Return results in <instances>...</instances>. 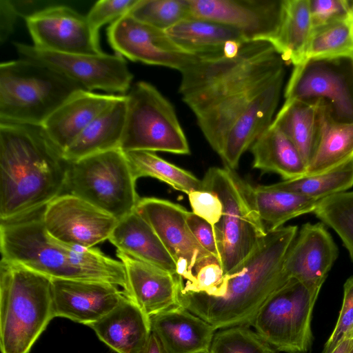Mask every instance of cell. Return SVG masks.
I'll use <instances>...</instances> for the list:
<instances>
[{
    "instance_id": "1",
    "label": "cell",
    "mask_w": 353,
    "mask_h": 353,
    "mask_svg": "<svg viewBox=\"0 0 353 353\" xmlns=\"http://www.w3.org/2000/svg\"><path fill=\"white\" fill-rule=\"evenodd\" d=\"M68 161L41 127L0 123V219L33 213L63 194Z\"/></svg>"
},
{
    "instance_id": "2",
    "label": "cell",
    "mask_w": 353,
    "mask_h": 353,
    "mask_svg": "<svg viewBox=\"0 0 353 353\" xmlns=\"http://www.w3.org/2000/svg\"><path fill=\"white\" fill-rule=\"evenodd\" d=\"M297 232L296 225L268 232L248 257L225 275L223 296L179 292L180 306L216 330L250 326L265 301L290 279L284 272L283 261Z\"/></svg>"
},
{
    "instance_id": "3",
    "label": "cell",
    "mask_w": 353,
    "mask_h": 353,
    "mask_svg": "<svg viewBox=\"0 0 353 353\" xmlns=\"http://www.w3.org/2000/svg\"><path fill=\"white\" fill-rule=\"evenodd\" d=\"M43 208L1 221V260L23 266L51 279L108 282L125 291L127 283L121 262L106 256L98 248L74 247L51 237L43 224Z\"/></svg>"
},
{
    "instance_id": "4",
    "label": "cell",
    "mask_w": 353,
    "mask_h": 353,
    "mask_svg": "<svg viewBox=\"0 0 353 353\" xmlns=\"http://www.w3.org/2000/svg\"><path fill=\"white\" fill-rule=\"evenodd\" d=\"M284 63L269 41H247L233 58L199 56L181 72L179 91L196 115L267 81Z\"/></svg>"
},
{
    "instance_id": "5",
    "label": "cell",
    "mask_w": 353,
    "mask_h": 353,
    "mask_svg": "<svg viewBox=\"0 0 353 353\" xmlns=\"http://www.w3.org/2000/svg\"><path fill=\"white\" fill-rule=\"evenodd\" d=\"M54 317L51 279L1 260V353H29Z\"/></svg>"
},
{
    "instance_id": "6",
    "label": "cell",
    "mask_w": 353,
    "mask_h": 353,
    "mask_svg": "<svg viewBox=\"0 0 353 353\" xmlns=\"http://www.w3.org/2000/svg\"><path fill=\"white\" fill-rule=\"evenodd\" d=\"M84 90L59 72L21 58L0 64V123L41 127L73 93Z\"/></svg>"
},
{
    "instance_id": "7",
    "label": "cell",
    "mask_w": 353,
    "mask_h": 353,
    "mask_svg": "<svg viewBox=\"0 0 353 353\" xmlns=\"http://www.w3.org/2000/svg\"><path fill=\"white\" fill-rule=\"evenodd\" d=\"M203 190L215 193L223 212L213 225L219 259L225 274L241 264L266 235L253 206L251 185L228 168H210L202 179Z\"/></svg>"
},
{
    "instance_id": "8",
    "label": "cell",
    "mask_w": 353,
    "mask_h": 353,
    "mask_svg": "<svg viewBox=\"0 0 353 353\" xmlns=\"http://www.w3.org/2000/svg\"><path fill=\"white\" fill-rule=\"evenodd\" d=\"M68 163L66 193L88 201L118 220L135 210L139 200L137 180L121 149Z\"/></svg>"
},
{
    "instance_id": "9",
    "label": "cell",
    "mask_w": 353,
    "mask_h": 353,
    "mask_svg": "<svg viewBox=\"0 0 353 353\" xmlns=\"http://www.w3.org/2000/svg\"><path fill=\"white\" fill-rule=\"evenodd\" d=\"M120 149L189 154V144L172 103L152 84L138 81L127 93Z\"/></svg>"
},
{
    "instance_id": "10",
    "label": "cell",
    "mask_w": 353,
    "mask_h": 353,
    "mask_svg": "<svg viewBox=\"0 0 353 353\" xmlns=\"http://www.w3.org/2000/svg\"><path fill=\"white\" fill-rule=\"evenodd\" d=\"M320 290L289 279L265 301L250 325L276 351L310 352L312 315Z\"/></svg>"
},
{
    "instance_id": "11",
    "label": "cell",
    "mask_w": 353,
    "mask_h": 353,
    "mask_svg": "<svg viewBox=\"0 0 353 353\" xmlns=\"http://www.w3.org/2000/svg\"><path fill=\"white\" fill-rule=\"evenodd\" d=\"M285 102L323 101L337 123H353V57L308 58L286 85Z\"/></svg>"
},
{
    "instance_id": "12",
    "label": "cell",
    "mask_w": 353,
    "mask_h": 353,
    "mask_svg": "<svg viewBox=\"0 0 353 353\" xmlns=\"http://www.w3.org/2000/svg\"><path fill=\"white\" fill-rule=\"evenodd\" d=\"M21 58L43 64L92 92L125 94L133 74L124 57L117 54H68L46 51L33 45L13 43Z\"/></svg>"
},
{
    "instance_id": "13",
    "label": "cell",
    "mask_w": 353,
    "mask_h": 353,
    "mask_svg": "<svg viewBox=\"0 0 353 353\" xmlns=\"http://www.w3.org/2000/svg\"><path fill=\"white\" fill-rule=\"evenodd\" d=\"M47 233L65 244L92 248L108 240L119 220L88 201L63 194L43 210Z\"/></svg>"
},
{
    "instance_id": "14",
    "label": "cell",
    "mask_w": 353,
    "mask_h": 353,
    "mask_svg": "<svg viewBox=\"0 0 353 353\" xmlns=\"http://www.w3.org/2000/svg\"><path fill=\"white\" fill-rule=\"evenodd\" d=\"M107 36L116 54L132 61L170 68L180 72L199 57L179 47L165 31L128 14L110 24Z\"/></svg>"
},
{
    "instance_id": "15",
    "label": "cell",
    "mask_w": 353,
    "mask_h": 353,
    "mask_svg": "<svg viewBox=\"0 0 353 353\" xmlns=\"http://www.w3.org/2000/svg\"><path fill=\"white\" fill-rule=\"evenodd\" d=\"M135 210L151 225L175 261L182 282L192 279L196 263L211 254L191 232L186 221L188 211L168 200L139 199Z\"/></svg>"
},
{
    "instance_id": "16",
    "label": "cell",
    "mask_w": 353,
    "mask_h": 353,
    "mask_svg": "<svg viewBox=\"0 0 353 353\" xmlns=\"http://www.w3.org/2000/svg\"><path fill=\"white\" fill-rule=\"evenodd\" d=\"M193 18L236 30L247 41H270L281 26L285 0H188Z\"/></svg>"
},
{
    "instance_id": "17",
    "label": "cell",
    "mask_w": 353,
    "mask_h": 353,
    "mask_svg": "<svg viewBox=\"0 0 353 353\" xmlns=\"http://www.w3.org/2000/svg\"><path fill=\"white\" fill-rule=\"evenodd\" d=\"M36 48L68 54H99V36L92 31L86 16L65 6H54L25 17Z\"/></svg>"
},
{
    "instance_id": "18",
    "label": "cell",
    "mask_w": 353,
    "mask_h": 353,
    "mask_svg": "<svg viewBox=\"0 0 353 353\" xmlns=\"http://www.w3.org/2000/svg\"><path fill=\"white\" fill-rule=\"evenodd\" d=\"M338 255V247L325 225L306 223L286 252L283 270L290 279L321 289Z\"/></svg>"
},
{
    "instance_id": "19",
    "label": "cell",
    "mask_w": 353,
    "mask_h": 353,
    "mask_svg": "<svg viewBox=\"0 0 353 353\" xmlns=\"http://www.w3.org/2000/svg\"><path fill=\"white\" fill-rule=\"evenodd\" d=\"M51 280L54 316L85 325L100 319L125 296L119 286L108 282Z\"/></svg>"
},
{
    "instance_id": "20",
    "label": "cell",
    "mask_w": 353,
    "mask_h": 353,
    "mask_svg": "<svg viewBox=\"0 0 353 353\" xmlns=\"http://www.w3.org/2000/svg\"><path fill=\"white\" fill-rule=\"evenodd\" d=\"M117 256L125 270V296L148 317L180 306L176 275L120 250H117Z\"/></svg>"
},
{
    "instance_id": "21",
    "label": "cell",
    "mask_w": 353,
    "mask_h": 353,
    "mask_svg": "<svg viewBox=\"0 0 353 353\" xmlns=\"http://www.w3.org/2000/svg\"><path fill=\"white\" fill-rule=\"evenodd\" d=\"M120 95L77 90L48 117L41 128L63 154L81 132Z\"/></svg>"
},
{
    "instance_id": "22",
    "label": "cell",
    "mask_w": 353,
    "mask_h": 353,
    "mask_svg": "<svg viewBox=\"0 0 353 353\" xmlns=\"http://www.w3.org/2000/svg\"><path fill=\"white\" fill-rule=\"evenodd\" d=\"M285 71L281 72L234 123L226 135L219 154L226 168L234 170L243 154L273 121Z\"/></svg>"
},
{
    "instance_id": "23",
    "label": "cell",
    "mask_w": 353,
    "mask_h": 353,
    "mask_svg": "<svg viewBox=\"0 0 353 353\" xmlns=\"http://www.w3.org/2000/svg\"><path fill=\"white\" fill-rule=\"evenodd\" d=\"M150 322L168 353H208L216 330L181 306L154 315Z\"/></svg>"
},
{
    "instance_id": "24",
    "label": "cell",
    "mask_w": 353,
    "mask_h": 353,
    "mask_svg": "<svg viewBox=\"0 0 353 353\" xmlns=\"http://www.w3.org/2000/svg\"><path fill=\"white\" fill-rule=\"evenodd\" d=\"M88 326L117 353H140L152 332L150 318L126 296L108 314Z\"/></svg>"
},
{
    "instance_id": "25",
    "label": "cell",
    "mask_w": 353,
    "mask_h": 353,
    "mask_svg": "<svg viewBox=\"0 0 353 353\" xmlns=\"http://www.w3.org/2000/svg\"><path fill=\"white\" fill-rule=\"evenodd\" d=\"M108 241L117 250L177 276L172 256L151 225L135 210L119 220Z\"/></svg>"
},
{
    "instance_id": "26",
    "label": "cell",
    "mask_w": 353,
    "mask_h": 353,
    "mask_svg": "<svg viewBox=\"0 0 353 353\" xmlns=\"http://www.w3.org/2000/svg\"><path fill=\"white\" fill-rule=\"evenodd\" d=\"M128 101L125 94L96 117L63 152L68 162L97 153L120 149L124 132Z\"/></svg>"
},
{
    "instance_id": "27",
    "label": "cell",
    "mask_w": 353,
    "mask_h": 353,
    "mask_svg": "<svg viewBox=\"0 0 353 353\" xmlns=\"http://www.w3.org/2000/svg\"><path fill=\"white\" fill-rule=\"evenodd\" d=\"M253 168L280 175L283 181L306 174L307 165L298 149L281 129L271 124L250 147Z\"/></svg>"
},
{
    "instance_id": "28",
    "label": "cell",
    "mask_w": 353,
    "mask_h": 353,
    "mask_svg": "<svg viewBox=\"0 0 353 353\" xmlns=\"http://www.w3.org/2000/svg\"><path fill=\"white\" fill-rule=\"evenodd\" d=\"M165 32L179 47L198 56L223 54V47L229 41L247 42L234 28L197 18L182 21Z\"/></svg>"
},
{
    "instance_id": "29",
    "label": "cell",
    "mask_w": 353,
    "mask_h": 353,
    "mask_svg": "<svg viewBox=\"0 0 353 353\" xmlns=\"http://www.w3.org/2000/svg\"><path fill=\"white\" fill-rule=\"evenodd\" d=\"M319 102V142L305 175L327 172L353 159V123L334 121L325 103L321 101Z\"/></svg>"
},
{
    "instance_id": "30",
    "label": "cell",
    "mask_w": 353,
    "mask_h": 353,
    "mask_svg": "<svg viewBox=\"0 0 353 353\" xmlns=\"http://www.w3.org/2000/svg\"><path fill=\"white\" fill-rule=\"evenodd\" d=\"M272 124L290 139L307 165L316 151L320 132L319 102L284 103Z\"/></svg>"
},
{
    "instance_id": "31",
    "label": "cell",
    "mask_w": 353,
    "mask_h": 353,
    "mask_svg": "<svg viewBox=\"0 0 353 353\" xmlns=\"http://www.w3.org/2000/svg\"><path fill=\"white\" fill-rule=\"evenodd\" d=\"M250 194L266 232L283 227L292 219L312 213L318 202L296 192L271 189L267 185H251Z\"/></svg>"
},
{
    "instance_id": "32",
    "label": "cell",
    "mask_w": 353,
    "mask_h": 353,
    "mask_svg": "<svg viewBox=\"0 0 353 353\" xmlns=\"http://www.w3.org/2000/svg\"><path fill=\"white\" fill-rule=\"evenodd\" d=\"M312 32L308 0H285L281 26L270 43L285 63L295 66L305 59Z\"/></svg>"
},
{
    "instance_id": "33",
    "label": "cell",
    "mask_w": 353,
    "mask_h": 353,
    "mask_svg": "<svg viewBox=\"0 0 353 353\" xmlns=\"http://www.w3.org/2000/svg\"><path fill=\"white\" fill-rule=\"evenodd\" d=\"M136 180L141 177H152L186 193L203 190L202 180L159 157L154 152H124Z\"/></svg>"
},
{
    "instance_id": "34",
    "label": "cell",
    "mask_w": 353,
    "mask_h": 353,
    "mask_svg": "<svg viewBox=\"0 0 353 353\" xmlns=\"http://www.w3.org/2000/svg\"><path fill=\"white\" fill-rule=\"evenodd\" d=\"M267 186L271 189L296 192L319 201L353 187V159L327 172L305 175Z\"/></svg>"
},
{
    "instance_id": "35",
    "label": "cell",
    "mask_w": 353,
    "mask_h": 353,
    "mask_svg": "<svg viewBox=\"0 0 353 353\" xmlns=\"http://www.w3.org/2000/svg\"><path fill=\"white\" fill-rule=\"evenodd\" d=\"M353 57V11L345 17L312 30L306 59Z\"/></svg>"
},
{
    "instance_id": "36",
    "label": "cell",
    "mask_w": 353,
    "mask_h": 353,
    "mask_svg": "<svg viewBox=\"0 0 353 353\" xmlns=\"http://www.w3.org/2000/svg\"><path fill=\"white\" fill-rule=\"evenodd\" d=\"M312 213L339 236L353 261V191L319 200Z\"/></svg>"
},
{
    "instance_id": "37",
    "label": "cell",
    "mask_w": 353,
    "mask_h": 353,
    "mask_svg": "<svg viewBox=\"0 0 353 353\" xmlns=\"http://www.w3.org/2000/svg\"><path fill=\"white\" fill-rule=\"evenodd\" d=\"M128 14L164 31L193 18L188 0H138Z\"/></svg>"
},
{
    "instance_id": "38",
    "label": "cell",
    "mask_w": 353,
    "mask_h": 353,
    "mask_svg": "<svg viewBox=\"0 0 353 353\" xmlns=\"http://www.w3.org/2000/svg\"><path fill=\"white\" fill-rule=\"evenodd\" d=\"M208 353H276L250 326L238 325L215 332Z\"/></svg>"
},
{
    "instance_id": "39",
    "label": "cell",
    "mask_w": 353,
    "mask_h": 353,
    "mask_svg": "<svg viewBox=\"0 0 353 353\" xmlns=\"http://www.w3.org/2000/svg\"><path fill=\"white\" fill-rule=\"evenodd\" d=\"M225 275L219 258L210 255L196 263L190 281L182 282L178 277L179 292L221 296L225 290Z\"/></svg>"
},
{
    "instance_id": "40",
    "label": "cell",
    "mask_w": 353,
    "mask_h": 353,
    "mask_svg": "<svg viewBox=\"0 0 353 353\" xmlns=\"http://www.w3.org/2000/svg\"><path fill=\"white\" fill-rule=\"evenodd\" d=\"M138 0H101L91 8L86 15L92 31L99 36V29L127 14Z\"/></svg>"
},
{
    "instance_id": "41",
    "label": "cell",
    "mask_w": 353,
    "mask_h": 353,
    "mask_svg": "<svg viewBox=\"0 0 353 353\" xmlns=\"http://www.w3.org/2000/svg\"><path fill=\"white\" fill-rule=\"evenodd\" d=\"M312 30L342 19L353 11V1L308 0Z\"/></svg>"
},
{
    "instance_id": "42",
    "label": "cell",
    "mask_w": 353,
    "mask_h": 353,
    "mask_svg": "<svg viewBox=\"0 0 353 353\" xmlns=\"http://www.w3.org/2000/svg\"><path fill=\"white\" fill-rule=\"evenodd\" d=\"M343 299L335 327L327 341L323 353H330L343 336L353 328V276L343 285Z\"/></svg>"
},
{
    "instance_id": "43",
    "label": "cell",
    "mask_w": 353,
    "mask_h": 353,
    "mask_svg": "<svg viewBox=\"0 0 353 353\" xmlns=\"http://www.w3.org/2000/svg\"><path fill=\"white\" fill-rule=\"evenodd\" d=\"M188 199L193 213L212 225L219 221L223 206L215 193L206 190L194 191L188 194Z\"/></svg>"
},
{
    "instance_id": "44",
    "label": "cell",
    "mask_w": 353,
    "mask_h": 353,
    "mask_svg": "<svg viewBox=\"0 0 353 353\" xmlns=\"http://www.w3.org/2000/svg\"><path fill=\"white\" fill-rule=\"evenodd\" d=\"M186 221L191 232L200 245L211 254L219 258L213 225L192 212H188Z\"/></svg>"
},
{
    "instance_id": "45",
    "label": "cell",
    "mask_w": 353,
    "mask_h": 353,
    "mask_svg": "<svg viewBox=\"0 0 353 353\" xmlns=\"http://www.w3.org/2000/svg\"><path fill=\"white\" fill-rule=\"evenodd\" d=\"M19 16L17 6L9 0H0V44L12 34Z\"/></svg>"
},
{
    "instance_id": "46",
    "label": "cell",
    "mask_w": 353,
    "mask_h": 353,
    "mask_svg": "<svg viewBox=\"0 0 353 353\" xmlns=\"http://www.w3.org/2000/svg\"><path fill=\"white\" fill-rule=\"evenodd\" d=\"M330 353H353V328L343 336Z\"/></svg>"
},
{
    "instance_id": "47",
    "label": "cell",
    "mask_w": 353,
    "mask_h": 353,
    "mask_svg": "<svg viewBox=\"0 0 353 353\" xmlns=\"http://www.w3.org/2000/svg\"><path fill=\"white\" fill-rule=\"evenodd\" d=\"M140 353H168L159 338L151 332L148 341Z\"/></svg>"
}]
</instances>
